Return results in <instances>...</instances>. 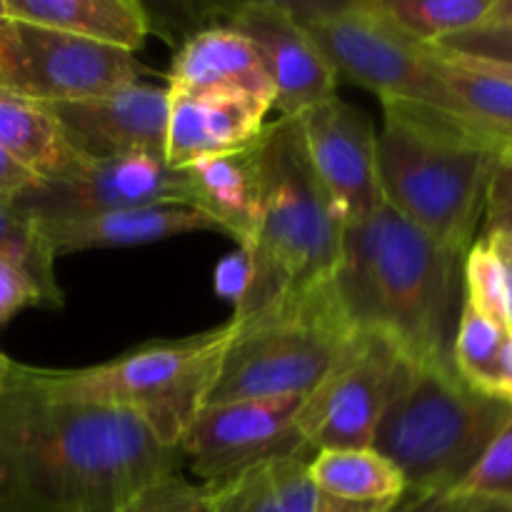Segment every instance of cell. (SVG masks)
I'll list each match as a JSON object with an SVG mask.
<instances>
[{
	"label": "cell",
	"instance_id": "25",
	"mask_svg": "<svg viewBox=\"0 0 512 512\" xmlns=\"http://www.w3.org/2000/svg\"><path fill=\"white\" fill-rule=\"evenodd\" d=\"M433 55L438 58L445 85L453 93L460 113L483 130L493 133L495 138L505 140V143L512 140V83L450 63L438 53Z\"/></svg>",
	"mask_w": 512,
	"mask_h": 512
},
{
	"label": "cell",
	"instance_id": "1",
	"mask_svg": "<svg viewBox=\"0 0 512 512\" xmlns=\"http://www.w3.org/2000/svg\"><path fill=\"white\" fill-rule=\"evenodd\" d=\"M180 463L138 413L50 395L0 355V512H118Z\"/></svg>",
	"mask_w": 512,
	"mask_h": 512
},
{
	"label": "cell",
	"instance_id": "15",
	"mask_svg": "<svg viewBox=\"0 0 512 512\" xmlns=\"http://www.w3.org/2000/svg\"><path fill=\"white\" fill-rule=\"evenodd\" d=\"M53 113L85 160L165 155L168 88L133 83L103 98L53 105Z\"/></svg>",
	"mask_w": 512,
	"mask_h": 512
},
{
	"label": "cell",
	"instance_id": "30",
	"mask_svg": "<svg viewBox=\"0 0 512 512\" xmlns=\"http://www.w3.org/2000/svg\"><path fill=\"white\" fill-rule=\"evenodd\" d=\"M210 490L218 503V512H288L270 483L268 463Z\"/></svg>",
	"mask_w": 512,
	"mask_h": 512
},
{
	"label": "cell",
	"instance_id": "8",
	"mask_svg": "<svg viewBox=\"0 0 512 512\" xmlns=\"http://www.w3.org/2000/svg\"><path fill=\"white\" fill-rule=\"evenodd\" d=\"M288 5L338 80L370 90L380 103L403 100L465 118L445 85L438 58L395 30L368 0Z\"/></svg>",
	"mask_w": 512,
	"mask_h": 512
},
{
	"label": "cell",
	"instance_id": "27",
	"mask_svg": "<svg viewBox=\"0 0 512 512\" xmlns=\"http://www.w3.org/2000/svg\"><path fill=\"white\" fill-rule=\"evenodd\" d=\"M463 300L512 333V268L483 235L463 258Z\"/></svg>",
	"mask_w": 512,
	"mask_h": 512
},
{
	"label": "cell",
	"instance_id": "17",
	"mask_svg": "<svg viewBox=\"0 0 512 512\" xmlns=\"http://www.w3.org/2000/svg\"><path fill=\"white\" fill-rule=\"evenodd\" d=\"M55 258L80 250L130 248L188 233H220L208 213L190 203H160L38 223Z\"/></svg>",
	"mask_w": 512,
	"mask_h": 512
},
{
	"label": "cell",
	"instance_id": "35",
	"mask_svg": "<svg viewBox=\"0 0 512 512\" xmlns=\"http://www.w3.org/2000/svg\"><path fill=\"white\" fill-rule=\"evenodd\" d=\"M38 183L40 178H35L30 170H25L0 150V198H15Z\"/></svg>",
	"mask_w": 512,
	"mask_h": 512
},
{
	"label": "cell",
	"instance_id": "31",
	"mask_svg": "<svg viewBox=\"0 0 512 512\" xmlns=\"http://www.w3.org/2000/svg\"><path fill=\"white\" fill-rule=\"evenodd\" d=\"M430 50H438L443 55H455V58L512 63V28L483 23L478 28L453 35V38L440 40Z\"/></svg>",
	"mask_w": 512,
	"mask_h": 512
},
{
	"label": "cell",
	"instance_id": "40",
	"mask_svg": "<svg viewBox=\"0 0 512 512\" xmlns=\"http://www.w3.org/2000/svg\"><path fill=\"white\" fill-rule=\"evenodd\" d=\"M485 23L490 25H505V28H512V0H495L493 10H490L488 20Z\"/></svg>",
	"mask_w": 512,
	"mask_h": 512
},
{
	"label": "cell",
	"instance_id": "7",
	"mask_svg": "<svg viewBox=\"0 0 512 512\" xmlns=\"http://www.w3.org/2000/svg\"><path fill=\"white\" fill-rule=\"evenodd\" d=\"M233 323L183 340L150 343L110 363L78 370L30 368L35 383L65 400L138 413L155 438L178 450L180 438L208 400Z\"/></svg>",
	"mask_w": 512,
	"mask_h": 512
},
{
	"label": "cell",
	"instance_id": "39",
	"mask_svg": "<svg viewBox=\"0 0 512 512\" xmlns=\"http://www.w3.org/2000/svg\"><path fill=\"white\" fill-rule=\"evenodd\" d=\"M10 65H13V23L10 28L0 30V85L8 88Z\"/></svg>",
	"mask_w": 512,
	"mask_h": 512
},
{
	"label": "cell",
	"instance_id": "36",
	"mask_svg": "<svg viewBox=\"0 0 512 512\" xmlns=\"http://www.w3.org/2000/svg\"><path fill=\"white\" fill-rule=\"evenodd\" d=\"M245 285V255L240 250L235 258H230L228 263H223V268L218 270V290L230 298L233 303H238L240 293H243Z\"/></svg>",
	"mask_w": 512,
	"mask_h": 512
},
{
	"label": "cell",
	"instance_id": "22",
	"mask_svg": "<svg viewBox=\"0 0 512 512\" xmlns=\"http://www.w3.org/2000/svg\"><path fill=\"white\" fill-rule=\"evenodd\" d=\"M308 475L320 490L348 503L390 505L410 493L403 473L375 448L318 450L310 455Z\"/></svg>",
	"mask_w": 512,
	"mask_h": 512
},
{
	"label": "cell",
	"instance_id": "18",
	"mask_svg": "<svg viewBox=\"0 0 512 512\" xmlns=\"http://www.w3.org/2000/svg\"><path fill=\"white\" fill-rule=\"evenodd\" d=\"M168 90L243 93L275 105V90L245 35L230 25H210L190 35L175 53Z\"/></svg>",
	"mask_w": 512,
	"mask_h": 512
},
{
	"label": "cell",
	"instance_id": "16",
	"mask_svg": "<svg viewBox=\"0 0 512 512\" xmlns=\"http://www.w3.org/2000/svg\"><path fill=\"white\" fill-rule=\"evenodd\" d=\"M273 105L243 93L168 90L165 160L183 170L205 158L240 153L255 145Z\"/></svg>",
	"mask_w": 512,
	"mask_h": 512
},
{
	"label": "cell",
	"instance_id": "19",
	"mask_svg": "<svg viewBox=\"0 0 512 512\" xmlns=\"http://www.w3.org/2000/svg\"><path fill=\"white\" fill-rule=\"evenodd\" d=\"M0 150L40 180H63L88 160L65 138L53 105L0 85Z\"/></svg>",
	"mask_w": 512,
	"mask_h": 512
},
{
	"label": "cell",
	"instance_id": "28",
	"mask_svg": "<svg viewBox=\"0 0 512 512\" xmlns=\"http://www.w3.org/2000/svg\"><path fill=\"white\" fill-rule=\"evenodd\" d=\"M118 512H218L208 485L190 483L180 470L140 488Z\"/></svg>",
	"mask_w": 512,
	"mask_h": 512
},
{
	"label": "cell",
	"instance_id": "34",
	"mask_svg": "<svg viewBox=\"0 0 512 512\" xmlns=\"http://www.w3.org/2000/svg\"><path fill=\"white\" fill-rule=\"evenodd\" d=\"M43 303V295L35 288L33 280L18 265H13L0 255V323L13 318L18 310Z\"/></svg>",
	"mask_w": 512,
	"mask_h": 512
},
{
	"label": "cell",
	"instance_id": "26",
	"mask_svg": "<svg viewBox=\"0 0 512 512\" xmlns=\"http://www.w3.org/2000/svg\"><path fill=\"white\" fill-rule=\"evenodd\" d=\"M510 335L508 328L490 320L488 315L478 313L463 300L453 343V363L460 378L480 393L495 398L500 355H503L505 340Z\"/></svg>",
	"mask_w": 512,
	"mask_h": 512
},
{
	"label": "cell",
	"instance_id": "3",
	"mask_svg": "<svg viewBox=\"0 0 512 512\" xmlns=\"http://www.w3.org/2000/svg\"><path fill=\"white\" fill-rule=\"evenodd\" d=\"M503 145L468 118L388 100L375 135L385 205L465 255L483 223L488 180Z\"/></svg>",
	"mask_w": 512,
	"mask_h": 512
},
{
	"label": "cell",
	"instance_id": "12",
	"mask_svg": "<svg viewBox=\"0 0 512 512\" xmlns=\"http://www.w3.org/2000/svg\"><path fill=\"white\" fill-rule=\"evenodd\" d=\"M15 205L38 223L160 203H190L193 190L185 170L170 168L165 155H120L88 160L63 180H40L15 195Z\"/></svg>",
	"mask_w": 512,
	"mask_h": 512
},
{
	"label": "cell",
	"instance_id": "24",
	"mask_svg": "<svg viewBox=\"0 0 512 512\" xmlns=\"http://www.w3.org/2000/svg\"><path fill=\"white\" fill-rule=\"evenodd\" d=\"M0 255L33 280L45 305H63V293L55 283V255L40 233L38 220L20 210L13 198H0Z\"/></svg>",
	"mask_w": 512,
	"mask_h": 512
},
{
	"label": "cell",
	"instance_id": "20",
	"mask_svg": "<svg viewBox=\"0 0 512 512\" xmlns=\"http://www.w3.org/2000/svg\"><path fill=\"white\" fill-rule=\"evenodd\" d=\"M10 20L60 30L113 48H143L150 30L145 8L135 0H5Z\"/></svg>",
	"mask_w": 512,
	"mask_h": 512
},
{
	"label": "cell",
	"instance_id": "32",
	"mask_svg": "<svg viewBox=\"0 0 512 512\" xmlns=\"http://www.w3.org/2000/svg\"><path fill=\"white\" fill-rule=\"evenodd\" d=\"M483 238L512 245V155L503 153L488 180L483 210Z\"/></svg>",
	"mask_w": 512,
	"mask_h": 512
},
{
	"label": "cell",
	"instance_id": "38",
	"mask_svg": "<svg viewBox=\"0 0 512 512\" xmlns=\"http://www.w3.org/2000/svg\"><path fill=\"white\" fill-rule=\"evenodd\" d=\"M495 398L505 400L512 405V335L505 340L503 355H500L498 385H495Z\"/></svg>",
	"mask_w": 512,
	"mask_h": 512
},
{
	"label": "cell",
	"instance_id": "10",
	"mask_svg": "<svg viewBox=\"0 0 512 512\" xmlns=\"http://www.w3.org/2000/svg\"><path fill=\"white\" fill-rule=\"evenodd\" d=\"M405 355L388 338L360 335L348 358L308 395L298 415V433L313 453L373 448L375 430L398 385Z\"/></svg>",
	"mask_w": 512,
	"mask_h": 512
},
{
	"label": "cell",
	"instance_id": "13",
	"mask_svg": "<svg viewBox=\"0 0 512 512\" xmlns=\"http://www.w3.org/2000/svg\"><path fill=\"white\" fill-rule=\"evenodd\" d=\"M305 153L345 223L365 220L385 205L368 115L338 95L298 115Z\"/></svg>",
	"mask_w": 512,
	"mask_h": 512
},
{
	"label": "cell",
	"instance_id": "43",
	"mask_svg": "<svg viewBox=\"0 0 512 512\" xmlns=\"http://www.w3.org/2000/svg\"><path fill=\"white\" fill-rule=\"evenodd\" d=\"M503 153H510L512 155V140H508V143L503 145Z\"/></svg>",
	"mask_w": 512,
	"mask_h": 512
},
{
	"label": "cell",
	"instance_id": "33",
	"mask_svg": "<svg viewBox=\"0 0 512 512\" xmlns=\"http://www.w3.org/2000/svg\"><path fill=\"white\" fill-rule=\"evenodd\" d=\"M398 512H512L510 505L475 493H408Z\"/></svg>",
	"mask_w": 512,
	"mask_h": 512
},
{
	"label": "cell",
	"instance_id": "23",
	"mask_svg": "<svg viewBox=\"0 0 512 512\" xmlns=\"http://www.w3.org/2000/svg\"><path fill=\"white\" fill-rule=\"evenodd\" d=\"M395 30L423 48L488 20L495 0H368Z\"/></svg>",
	"mask_w": 512,
	"mask_h": 512
},
{
	"label": "cell",
	"instance_id": "29",
	"mask_svg": "<svg viewBox=\"0 0 512 512\" xmlns=\"http://www.w3.org/2000/svg\"><path fill=\"white\" fill-rule=\"evenodd\" d=\"M460 493L485 495L500 500L512 508V418L503 425L483 460L475 465L473 473L460 485Z\"/></svg>",
	"mask_w": 512,
	"mask_h": 512
},
{
	"label": "cell",
	"instance_id": "4",
	"mask_svg": "<svg viewBox=\"0 0 512 512\" xmlns=\"http://www.w3.org/2000/svg\"><path fill=\"white\" fill-rule=\"evenodd\" d=\"M255 158L258 225L243 250L245 285L233 320L330 283L343 248L345 220L310 165L298 115L265 125L255 140Z\"/></svg>",
	"mask_w": 512,
	"mask_h": 512
},
{
	"label": "cell",
	"instance_id": "11",
	"mask_svg": "<svg viewBox=\"0 0 512 512\" xmlns=\"http://www.w3.org/2000/svg\"><path fill=\"white\" fill-rule=\"evenodd\" d=\"M133 53L13 20L8 88L48 105L83 103L138 83Z\"/></svg>",
	"mask_w": 512,
	"mask_h": 512
},
{
	"label": "cell",
	"instance_id": "14",
	"mask_svg": "<svg viewBox=\"0 0 512 512\" xmlns=\"http://www.w3.org/2000/svg\"><path fill=\"white\" fill-rule=\"evenodd\" d=\"M225 25L248 38L275 90L280 118L335 98L338 78L308 30L283 0H253L228 10Z\"/></svg>",
	"mask_w": 512,
	"mask_h": 512
},
{
	"label": "cell",
	"instance_id": "5",
	"mask_svg": "<svg viewBox=\"0 0 512 512\" xmlns=\"http://www.w3.org/2000/svg\"><path fill=\"white\" fill-rule=\"evenodd\" d=\"M512 418V405L465 383L455 368L405 360L373 448L410 493H453Z\"/></svg>",
	"mask_w": 512,
	"mask_h": 512
},
{
	"label": "cell",
	"instance_id": "21",
	"mask_svg": "<svg viewBox=\"0 0 512 512\" xmlns=\"http://www.w3.org/2000/svg\"><path fill=\"white\" fill-rule=\"evenodd\" d=\"M183 170L193 190V205L213 218L220 233L238 240L240 250L248 248L258 225L260 203L255 145L240 153L198 160Z\"/></svg>",
	"mask_w": 512,
	"mask_h": 512
},
{
	"label": "cell",
	"instance_id": "9",
	"mask_svg": "<svg viewBox=\"0 0 512 512\" xmlns=\"http://www.w3.org/2000/svg\"><path fill=\"white\" fill-rule=\"evenodd\" d=\"M303 403L305 398H278L203 405L180 438V458L203 485L218 488L270 460L305 453L310 448L298 433Z\"/></svg>",
	"mask_w": 512,
	"mask_h": 512
},
{
	"label": "cell",
	"instance_id": "42",
	"mask_svg": "<svg viewBox=\"0 0 512 512\" xmlns=\"http://www.w3.org/2000/svg\"><path fill=\"white\" fill-rule=\"evenodd\" d=\"M10 23H13V20H10V15H8V3H5V0H0V30L10 28Z\"/></svg>",
	"mask_w": 512,
	"mask_h": 512
},
{
	"label": "cell",
	"instance_id": "2",
	"mask_svg": "<svg viewBox=\"0 0 512 512\" xmlns=\"http://www.w3.org/2000/svg\"><path fill=\"white\" fill-rule=\"evenodd\" d=\"M463 258L383 205L345 223L330 288L358 333L383 335L415 365L455 368Z\"/></svg>",
	"mask_w": 512,
	"mask_h": 512
},
{
	"label": "cell",
	"instance_id": "6",
	"mask_svg": "<svg viewBox=\"0 0 512 512\" xmlns=\"http://www.w3.org/2000/svg\"><path fill=\"white\" fill-rule=\"evenodd\" d=\"M208 403L308 398L358 345L330 283L233 320Z\"/></svg>",
	"mask_w": 512,
	"mask_h": 512
},
{
	"label": "cell",
	"instance_id": "37",
	"mask_svg": "<svg viewBox=\"0 0 512 512\" xmlns=\"http://www.w3.org/2000/svg\"><path fill=\"white\" fill-rule=\"evenodd\" d=\"M438 53V50H433ZM443 55V53H438ZM445 60L450 63H458L463 68L475 70V73H485V75H493V78L505 80V83H512V63H493V60H473V58H455V55H443Z\"/></svg>",
	"mask_w": 512,
	"mask_h": 512
},
{
	"label": "cell",
	"instance_id": "41",
	"mask_svg": "<svg viewBox=\"0 0 512 512\" xmlns=\"http://www.w3.org/2000/svg\"><path fill=\"white\" fill-rule=\"evenodd\" d=\"M490 240H493V243H495V248L500 250V255H503V258H505V263H508L510 268H512V245L503 243V240H498V238H490Z\"/></svg>",
	"mask_w": 512,
	"mask_h": 512
}]
</instances>
